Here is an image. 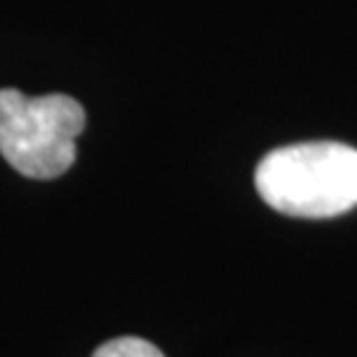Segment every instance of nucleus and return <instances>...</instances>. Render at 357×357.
I'll return each instance as SVG.
<instances>
[{
	"label": "nucleus",
	"mask_w": 357,
	"mask_h": 357,
	"mask_svg": "<svg viewBox=\"0 0 357 357\" xmlns=\"http://www.w3.org/2000/svg\"><path fill=\"white\" fill-rule=\"evenodd\" d=\"M255 185L281 215H344L357 206V149L333 141L283 146L257 165Z\"/></svg>",
	"instance_id": "obj_1"
},
{
	"label": "nucleus",
	"mask_w": 357,
	"mask_h": 357,
	"mask_svg": "<svg viewBox=\"0 0 357 357\" xmlns=\"http://www.w3.org/2000/svg\"><path fill=\"white\" fill-rule=\"evenodd\" d=\"M82 130L85 109L69 96L0 90V153L26 178L53 180L64 175L75 165Z\"/></svg>",
	"instance_id": "obj_2"
},
{
	"label": "nucleus",
	"mask_w": 357,
	"mask_h": 357,
	"mask_svg": "<svg viewBox=\"0 0 357 357\" xmlns=\"http://www.w3.org/2000/svg\"><path fill=\"white\" fill-rule=\"evenodd\" d=\"M93 357H165L151 342L146 339H135V336H122V339H112L96 349Z\"/></svg>",
	"instance_id": "obj_3"
}]
</instances>
